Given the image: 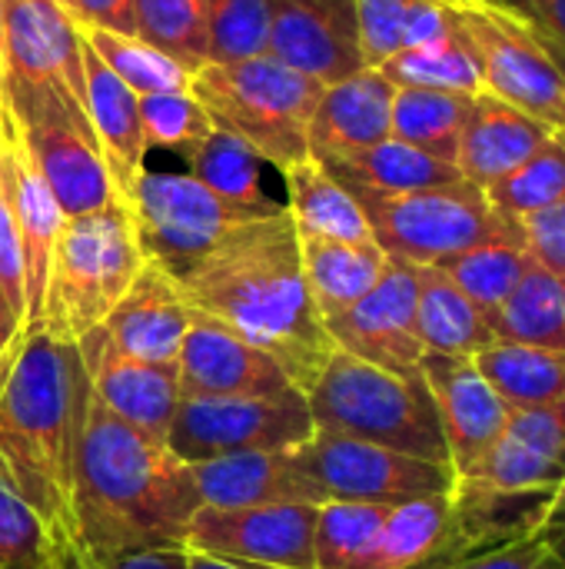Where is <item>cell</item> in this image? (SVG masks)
<instances>
[{
  "label": "cell",
  "instance_id": "19",
  "mask_svg": "<svg viewBox=\"0 0 565 569\" xmlns=\"http://www.w3.org/2000/svg\"><path fill=\"white\" fill-rule=\"evenodd\" d=\"M0 187L20 237L23 250V273H27V327L40 323L43 313V290H47V270L50 253L57 243V233L63 227V210L47 187L27 137L20 123L0 127Z\"/></svg>",
  "mask_w": 565,
  "mask_h": 569
},
{
  "label": "cell",
  "instance_id": "33",
  "mask_svg": "<svg viewBox=\"0 0 565 569\" xmlns=\"http://www.w3.org/2000/svg\"><path fill=\"white\" fill-rule=\"evenodd\" d=\"M186 160H190L186 173H193L206 190H213L226 203H236V207L263 213V217H273L283 210V203L273 200L263 187L266 160L240 137L213 127V133Z\"/></svg>",
  "mask_w": 565,
  "mask_h": 569
},
{
  "label": "cell",
  "instance_id": "26",
  "mask_svg": "<svg viewBox=\"0 0 565 569\" xmlns=\"http://www.w3.org/2000/svg\"><path fill=\"white\" fill-rule=\"evenodd\" d=\"M553 133L556 127L483 90L473 97L470 117L463 123L456 167L466 183L486 190L526 163Z\"/></svg>",
  "mask_w": 565,
  "mask_h": 569
},
{
  "label": "cell",
  "instance_id": "48",
  "mask_svg": "<svg viewBox=\"0 0 565 569\" xmlns=\"http://www.w3.org/2000/svg\"><path fill=\"white\" fill-rule=\"evenodd\" d=\"M60 10H63L80 30L137 33L133 0H60Z\"/></svg>",
  "mask_w": 565,
  "mask_h": 569
},
{
  "label": "cell",
  "instance_id": "51",
  "mask_svg": "<svg viewBox=\"0 0 565 569\" xmlns=\"http://www.w3.org/2000/svg\"><path fill=\"white\" fill-rule=\"evenodd\" d=\"M110 569H186V547L143 550V553H133V557L117 560Z\"/></svg>",
  "mask_w": 565,
  "mask_h": 569
},
{
  "label": "cell",
  "instance_id": "5",
  "mask_svg": "<svg viewBox=\"0 0 565 569\" xmlns=\"http://www.w3.org/2000/svg\"><path fill=\"white\" fill-rule=\"evenodd\" d=\"M147 263L127 203L67 217L47 270L40 327L63 343L97 330Z\"/></svg>",
  "mask_w": 565,
  "mask_h": 569
},
{
  "label": "cell",
  "instance_id": "31",
  "mask_svg": "<svg viewBox=\"0 0 565 569\" xmlns=\"http://www.w3.org/2000/svg\"><path fill=\"white\" fill-rule=\"evenodd\" d=\"M420 270L416 297V333L426 350L446 357H480L496 343L490 320L470 303V297L436 267Z\"/></svg>",
  "mask_w": 565,
  "mask_h": 569
},
{
  "label": "cell",
  "instance_id": "4",
  "mask_svg": "<svg viewBox=\"0 0 565 569\" xmlns=\"http://www.w3.org/2000/svg\"><path fill=\"white\" fill-rule=\"evenodd\" d=\"M306 403L316 433L353 437L450 467L440 410L423 377L390 373L336 350L306 390Z\"/></svg>",
  "mask_w": 565,
  "mask_h": 569
},
{
  "label": "cell",
  "instance_id": "9",
  "mask_svg": "<svg viewBox=\"0 0 565 569\" xmlns=\"http://www.w3.org/2000/svg\"><path fill=\"white\" fill-rule=\"evenodd\" d=\"M313 433L316 427L300 387L260 397H180L167 450L193 467L236 453L296 450Z\"/></svg>",
  "mask_w": 565,
  "mask_h": 569
},
{
  "label": "cell",
  "instance_id": "42",
  "mask_svg": "<svg viewBox=\"0 0 565 569\" xmlns=\"http://www.w3.org/2000/svg\"><path fill=\"white\" fill-rule=\"evenodd\" d=\"M276 0H206L210 63H240L266 53Z\"/></svg>",
  "mask_w": 565,
  "mask_h": 569
},
{
  "label": "cell",
  "instance_id": "45",
  "mask_svg": "<svg viewBox=\"0 0 565 569\" xmlns=\"http://www.w3.org/2000/svg\"><path fill=\"white\" fill-rule=\"evenodd\" d=\"M353 10H356L363 67L376 70L393 53L403 50V23H406L410 0H353Z\"/></svg>",
  "mask_w": 565,
  "mask_h": 569
},
{
  "label": "cell",
  "instance_id": "46",
  "mask_svg": "<svg viewBox=\"0 0 565 569\" xmlns=\"http://www.w3.org/2000/svg\"><path fill=\"white\" fill-rule=\"evenodd\" d=\"M516 233H519V243L526 247V253L539 267H546L549 273L565 280V200L539 210V213L523 217L516 223Z\"/></svg>",
  "mask_w": 565,
  "mask_h": 569
},
{
  "label": "cell",
  "instance_id": "57",
  "mask_svg": "<svg viewBox=\"0 0 565 569\" xmlns=\"http://www.w3.org/2000/svg\"><path fill=\"white\" fill-rule=\"evenodd\" d=\"M53 3H57V7H60V0H53Z\"/></svg>",
  "mask_w": 565,
  "mask_h": 569
},
{
  "label": "cell",
  "instance_id": "22",
  "mask_svg": "<svg viewBox=\"0 0 565 569\" xmlns=\"http://www.w3.org/2000/svg\"><path fill=\"white\" fill-rule=\"evenodd\" d=\"M463 480L496 490H559L565 480V400L513 410L496 447Z\"/></svg>",
  "mask_w": 565,
  "mask_h": 569
},
{
  "label": "cell",
  "instance_id": "18",
  "mask_svg": "<svg viewBox=\"0 0 565 569\" xmlns=\"http://www.w3.org/2000/svg\"><path fill=\"white\" fill-rule=\"evenodd\" d=\"M20 130L63 217H83L110 203H123L113 190L97 137L70 110L43 107L27 117Z\"/></svg>",
  "mask_w": 565,
  "mask_h": 569
},
{
  "label": "cell",
  "instance_id": "30",
  "mask_svg": "<svg viewBox=\"0 0 565 569\" xmlns=\"http://www.w3.org/2000/svg\"><path fill=\"white\" fill-rule=\"evenodd\" d=\"M323 167L346 190H373V193H406V190H426V187H450L463 180L456 163H446L396 137H386L373 147H363Z\"/></svg>",
  "mask_w": 565,
  "mask_h": 569
},
{
  "label": "cell",
  "instance_id": "39",
  "mask_svg": "<svg viewBox=\"0 0 565 569\" xmlns=\"http://www.w3.org/2000/svg\"><path fill=\"white\" fill-rule=\"evenodd\" d=\"M483 193L490 207L513 227L523 217L565 200V130H556L526 163H519Z\"/></svg>",
  "mask_w": 565,
  "mask_h": 569
},
{
  "label": "cell",
  "instance_id": "2",
  "mask_svg": "<svg viewBox=\"0 0 565 569\" xmlns=\"http://www.w3.org/2000/svg\"><path fill=\"white\" fill-rule=\"evenodd\" d=\"M176 287L190 310L270 353L303 393L336 353L303 277L300 237L283 213L230 230Z\"/></svg>",
  "mask_w": 565,
  "mask_h": 569
},
{
  "label": "cell",
  "instance_id": "49",
  "mask_svg": "<svg viewBox=\"0 0 565 569\" xmlns=\"http://www.w3.org/2000/svg\"><path fill=\"white\" fill-rule=\"evenodd\" d=\"M483 3L519 20L533 33L565 43V0H483Z\"/></svg>",
  "mask_w": 565,
  "mask_h": 569
},
{
  "label": "cell",
  "instance_id": "41",
  "mask_svg": "<svg viewBox=\"0 0 565 569\" xmlns=\"http://www.w3.org/2000/svg\"><path fill=\"white\" fill-rule=\"evenodd\" d=\"M137 37L176 57L190 70L210 63L206 57V0H133Z\"/></svg>",
  "mask_w": 565,
  "mask_h": 569
},
{
  "label": "cell",
  "instance_id": "47",
  "mask_svg": "<svg viewBox=\"0 0 565 569\" xmlns=\"http://www.w3.org/2000/svg\"><path fill=\"white\" fill-rule=\"evenodd\" d=\"M0 290L7 297V303L13 307V313L20 317V323L27 327V273H23V250H20V237L0 187Z\"/></svg>",
  "mask_w": 565,
  "mask_h": 569
},
{
  "label": "cell",
  "instance_id": "44",
  "mask_svg": "<svg viewBox=\"0 0 565 569\" xmlns=\"http://www.w3.org/2000/svg\"><path fill=\"white\" fill-rule=\"evenodd\" d=\"M0 569H60L57 550L0 460Z\"/></svg>",
  "mask_w": 565,
  "mask_h": 569
},
{
  "label": "cell",
  "instance_id": "54",
  "mask_svg": "<svg viewBox=\"0 0 565 569\" xmlns=\"http://www.w3.org/2000/svg\"><path fill=\"white\" fill-rule=\"evenodd\" d=\"M186 569H273V567H253V563H236V560H220V557H206V553H193V550H186Z\"/></svg>",
  "mask_w": 565,
  "mask_h": 569
},
{
  "label": "cell",
  "instance_id": "36",
  "mask_svg": "<svg viewBox=\"0 0 565 569\" xmlns=\"http://www.w3.org/2000/svg\"><path fill=\"white\" fill-rule=\"evenodd\" d=\"M393 87H420V90H446V93H483V70L480 57L463 27L456 33L393 53L383 67H376Z\"/></svg>",
  "mask_w": 565,
  "mask_h": 569
},
{
  "label": "cell",
  "instance_id": "38",
  "mask_svg": "<svg viewBox=\"0 0 565 569\" xmlns=\"http://www.w3.org/2000/svg\"><path fill=\"white\" fill-rule=\"evenodd\" d=\"M93 53L137 93H176L190 90L193 73L176 57L163 53L160 47L147 43L137 33H113V30H80Z\"/></svg>",
  "mask_w": 565,
  "mask_h": 569
},
{
  "label": "cell",
  "instance_id": "32",
  "mask_svg": "<svg viewBox=\"0 0 565 569\" xmlns=\"http://www.w3.org/2000/svg\"><path fill=\"white\" fill-rule=\"evenodd\" d=\"M500 343L565 350V280L533 260L519 287L490 317Z\"/></svg>",
  "mask_w": 565,
  "mask_h": 569
},
{
  "label": "cell",
  "instance_id": "6",
  "mask_svg": "<svg viewBox=\"0 0 565 569\" xmlns=\"http://www.w3.org/2000/svg\"><path fill=\"white\" fill-rule=\"evenodd\" d=\"M190 93L203 103L216 130L250 143L266 167L286 170L310 157V120L323 83L270 53L240 63H206L193 73Z\"/></svg>",
  "mask_w": 565,
  "mask_h": 569
},
{
  "label": "cell",
  "instance_id": "20",
  "mask_svg": "<svg viewBox=\"0 0 565 569\" xmlns=\"http://www.w3.org/2000/svg\"><path fill=\"white\" fill-rule=\"evenodd\" d=\"M176 373L180 397H260L293 387L270 353L196 310L176 357Z\"/></svg>",
  "mask_w": 565,
  "mask_h": 569
},
{
  "label": "cell",
  "instance_id": "21",
  "mask_svg": "<svg viewBox=\"0 0 565 569\" xmlns=\"http://www.w3.org/2000/svg\"><path fill=\"white\" fill-rule=\"evenodd\" d=\"M190 303L183 300L176 280L157 267L143 263L120 303L100 323L113 350L143 363H176L183 337L190 330Z\"/></svg>",
  "mask_w": 565,
  "mask_h": 569
},
{
  "label": "cell",
  "instance_id": "11",
  "mask_svg": "<svg viewBox=\"0 0 565 569\" xmlns=\"http://www.w3.org/2000/svg\"><path fill=\"white\" fill-rule=\"evenodd\" d=\"M306 473L323 493V503H376L400 507L410 500L446 497L456 490L453 467L426 463L366 440L313 433L296 447Z\"/></svg>",
  "mask_w": 565,
  "mask_h": 569
},
{
  "label": "cell",
  "instance_id": "7",
  "mask_svg": "<svg viewBox=\"0 0 565 569\" xmlns=\"http://www.w3.org/2000/svg\"><path fill=\"white\" fill-rule=\"evenodd\" d=\"M370 223L373 240L390 260L413 267H436L486 240L516 237L486 200V193L466 180L450 187H426L406 193L350 190Z\"/></svg>",
  "mask_w": 565,
  "mask_h": 569
},
{
  "label": "cell",
  "instance_id": "34",
  "mask_svg": "<svg viewBox=\"0 0 565 569\" xmlns=\"http://www.w3.org/2000/svg\"><path fill=\"white\" fill-rule=\"evenodd\" d=\"M486 383L506 400L509 410L543 407L565 400V350L493 343L473 357Z\"/></svg>",
  "mask_w": 565,
  "mask_h": 569
},
{
  "label": "cell",
  "instance_id": "43",
  "mask_svg": "<svg viewBox=\"0 0 565 569\" xmlns=\"http://www.w3.org/2000/svg\"><path fill=\"white\" fill-rule=\"evenodd\" d=\"M147 150H173L190 157L210 133L213 120L190 90L137 97Z\"/></svg>",
  "mask_w": 565,
  "mask_h": 569
},
{
  "label": "cell",
  "instance_id": "27",
  "mask_svg": "<svg viewBox=\"0 0 565 569\" xmlns=\"http://www.w3.org/2000/svg\"><path fill=\"white\" fill-rule=\"evenodd\" d=\"M83 77H87V117L113 180L117 197L130 207L140 173L147 170V140L137 93L93 53L83 40Z\"/></svg>",
  "mask_w": 565,
  "mask_h": 569
},
{
  "label": "cell",
  "instance_id": "25",
  "mask_svg": "<svg viewBox=\"0 0 565 569\" xmlns=\"http://www.w3.org/2000/svg\"><path fill=\"white\" fill-rule=\"evenodd\" d=\"M393 97L396 87L370 67L323 87L310 120V157L316 163H330L386 140Z\"/></svg>",
  "mask_w": 565,
  "mask_h": 569
},
{
  "label": "cell",
  "instance_id": "17",
  "mask_svg": "<svg viewBox=\"0 0 565 569\" xmlns=\"http://www.w3.org/2000/svg\"><path fill=\"white\" fill-rule=\"evenodd\" d=\"M266 53L323 87L366 70L353 0H276Z\"/></svg>",
  "mask_w": 565,
  "mask_h": 569
},
{
  "label": "cell",
  "instance_id": "56",
  "mask_svg": "<svg viewBox=\"0 0 565 569\" xmlns=\"http://www.w3.org/2000/svg\"><path fill=\"white\" fill-rule=\"evenodd\" d=\"M559 520H565V480L559 483V490L553 497V507H549V517L543 523H559Z\"/></svg>",
  "mask_w": 565,
  "mask_h": 569
},
{
  "label": "cell",
  "instance_id": "24",
  "mask_svg": "<svg viewBox=\"0 0 565 569\" xmlns=\"http://www.w3.org/2000/svg\"><path fill=\"white\" fill-rule=\"evenodd\" d=\"M473 557H483V550L460 527L453 493H446L393 507L360 569H453Z\"/></svg>",
  "mask_w": 565,
  "mask_h": 569
},
{
  "label": "cell",
  "instance_id": "13",
  "mask_svg": "<svg viewBox=\"0 0 565 569\" xmlns=\"http://www.w3.org/2000/svg\"><path fill=\"white\" fill-rule=\"evenodd\" d=\"M416 297L420 270L413 263L390 260L380 283L350 310L326 317L323 327L340 353L390 373L420 377L426 347L416 333Z\"/></svg>",
  "mask_w": 565,
  "mask_h": 569
},
{
  "label": "cell",
  "instance_id": "23",
  "mask_svg": "<svg viewBox=\"0 0 565 569\" xmlns=\"http://www.w3.org/2000/svg\"><path fill=\"white\" fill-rule=\"evenodd\" d=\"M203 507L243 510L273 503H310L323 507V493L306 473L296 450H260L236 453L190 467Z\"/></svg>",
  "mask_w": 565,
  "mask_h": 569
},
{
  "label": "cell",
  "instance_id": "52",
  "mask_svg": "<svg viewBox=\"0 0 565 569\" xmlns=\"http://www.w3.org/2000/svg\"><path fill=\"white\" fill-rule=\"evenodd\" d=\"M20 333H23V323H20V317L13 313V307L7 303V297L0 290V360L17 347Z\"/></svg>",
  "mask_w": 565,
  "mask_h": 569
},
{
  "label": "cell",
  "instance_id": "1",
  "mask_svg": "<svg viewBox=\"0 0 565 569\" xmlns=\"http://www.w3.org/2000/svg\"><path fill=\"white\" fill-rule=\"evenodd\" d=\"M90 380L77 343L23 327L0 360V460L43 523L60 569H93L77 520V457Z\"/></svg>",
  "mask_w": 565,
  "mask_h": 569
},
{
  "label": "cell",
  "instance_id": "37",
  "mask_svg": "<svg viewBox=\"0 0 565 569\" xmlns=\"http://www.w3.org/2000/svg\"><path fill=\"white\" fill-rule=\"evenodd\" d=\"M529 267H533V257L516 237L486 240L480 247H470L436 263V270H443L486 320L506 303V297L519 287Z\"/></svg>",
  "mask_w": 565,
  "mask_h": 569
},
{
  "label": "cell",
  "instance_id": "40",
  "mask_svg": "<svg viewBox=\"0 0 565 569\" xmlns=\"http://www.w3.org/2000/svg\"><path fill=\"white\" fill-rule=\"evenodd\" d=\"M393 507L376 503H323L316 513L313 557L316 569H360L373 553Z\"/></svg>",
  "mask_w": 565,
  "mask_h": 569
},
{
  "label": "cell",
  "instance_id": "3",
  "mask_svg": "<svg viewBox=\"0 0 565 569\" xmlns=\"http://www.w3.org/2000/svg\"><path fill=\"white\" fill-rule=\"evenodd\" d=\"M200 507L190 467L90 393L77 457V520L93 569H110L143 550L186 547Z\"/></svg>",
  "mask_w": 565,
  "mask_h": 569
},
{
  "label": "cell",
  "instance_id": "15",
  "mask_svg": "<svg viewBox=\"0 0 565 569\" xmlns=\"http://www.w3.org/2000/svg\"><path fill=\"white\" fill-rule=\"evenodd\" d=\"M420 377L426 380L436 400L440 423L450 447V467L456 480H463L496 447L513 410L486 383L476 360L470 357H446L426 350L420 360Z\"/></svg>",
  "mask_w": 565,
  "mask_h": 569
},
{
  "label": "cell",
  "instance_id": "10",
  "mask_svg": "<svg viewBox=\"0 0 565 569\" xmlns=\"http://www.w3.org/2000/svg\"><path fill=\"white\" fill-rule=\"evenodd\" d=\"M140 250L173 280L200 263L230 230L260 220L263 213L226 203L193 173L143 170L130 200ZM283 213V210H280Z\"/></svg>",
  "mask_w": 565,
  "mask_h": 569
},
{
  "label": "cell",
  "instance_id": "53",
  "mask_svg": "<svg viewBox=\"0 0 565 569\" xmlns=\"http://www.w3.org/2000/svg\"><path fill=\"white\" fill-rule=\"evenodd\" d=\"M17 123L10 110V93H7V27H3V0H0V127Z\"/></svg>",
  "mask_w": 565,
  "mask_h": 569
},
{
  "label": "cell",
  "instance_id": "50",
  "mask_svg": "<svg viewBox=\"0 0 565 569\" xmlns=\"http://www.w3.org/2000/svg\"><path fill=\"white\" fill-rule=\"evenodd\" d=\"M453 569H565L556 553L539 540V537H529V540H519L513 547H503V550H493V553H483V557H473L466 563Z\"/></svg>",
  "mask_w": 565,
  "mask_h": 569
},
{
  "label": "cell",
  "instance_id": "55",
  "mask_svg": "<svg viewBox=\"0 0 565 569\" xmlns=\"http://www.w3.org/2000/svg\"><path fill=\"white\" fill-rule=\"evenodd\" d=\"M536 40L546 47V53L556 60V67L563 70V77H565V43H556V40H549V37H543V33H536Z\"/></svg>",
  "mask_w": 565,
  "mask_h": 569
},
{
  "label": "cell",
  "instance_id": "35",
  "mask_svg": "<svg viewBox=\"0 0 565 569\" xmlns=\"http://www.w3.org/2000/svg\"><path fill=\"white\" fill-rule=\"evenodd\" d=\"M473 97L446 93V90H420V87H396L390 137L426 150L446 163H456L460 133L470 117Z\"/></svg>",
  "mask_w": 565,
  "mask_h": 569
},
{
  "label": "cell",
  "instance_id": "12",
  "mask_svg": "<svg viewBox=\"0 0 565 569\" xmlns=\"http://www.w3.org/2000/svg\"><path fill=\"white\" fill-rule=\"evenodd\" d=\"M453 7L480 57L483 90L565 130V77L536 33L483 0H453Z\"/></svg>",
  "mask_w": 565,
  "mask_h": 569
},
{
  "label": "cell",
  "instance_id": "16",
  "mask_svg": "<svg viewBox=\"0 0 565 569\" xmlns=\"http://www.w3.org/2000/svg\"><path fill=\"white\" fill-rule=\"evenodd\" d=\"M80 360L87 367L93 400L110 410L127 427L143 437L167 443L176 403H180V373L176 363H143L130 360L110 347L103 330H90L77 340Z\"/></svg>",
  "mask_w": 565,
  "mask_h": 569
},
{
  "label": "cell",
  "instance_id": "29",
  "mask_svg": "<svg viewBox=\"0 0 565 569\" xmlns=\"http://www.w3.org/2000/svg\"><path fill=\"white\" fill-rule=\"evenodd\" d=\"M283 173V210L296 227V237H323V240H373L370 223L356 203V197L313 157L290 163Z\"/></svg>",
  "mask_w": 565,
  "mask_h": 569
},
{
  "label": "cell",
  "instance_id": "8",
  "mask_svg": "<svg viewBox=\"0 0 565 569\" xmlns=\"http://www.w3.org/2000/svg\"><path fill=\"white\" fill-rule=\"evenodd\" d=\"M7 93L17 123L43 107L70 110L90 133L83 33L53 0H3Z\"/></svg>",
  "mask_w": 565,
  "mask_h": 569
},
{
  "label": "cell",
  "instance_id": "14",
  "mask_svg": "<svg viewBox=\"0 0 565 569\" xmlns=\"http://www.w3.org/2000/svg\"><path fill=\"white\" fill-rule=\"evenodd\" d=\"M320 507L273 503L216 510L200 507L186 530V550L273 569H316L313 537Z\"/></svg>",
  "mask_w": 565,
  "mask_h": 569
},
{
  "label": "cell",
  "instance_id": "28",
  "mask_svg": "<svg viewBox=\"0 0 565 569\" xmlns=\"http://www.w3.org/2000/svg\"><path fill=\"white\" fill-rule=\"evenodd\" d=\"M300 260L310 300L320 320L350 310L363 300L383 277L390 257L380 250L376 240H323V237H300Z\"/></svg>",
  "mask_w": 565,
  "mask_h": 569
}]
</instances>
